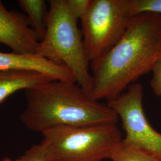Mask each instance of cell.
I'll return each mask as SVG.
<instances>
[{"label": "cell", "mask_w": 161, "mask_h": 161, "mask_svg": "<svg viewBox=\"0 0 161 161\" xmlns=\"http://www.w3.org/2000/svg\"><path fill=\"white\" fill-rule=\"evenodd\" d=\"M161 58V15L133 16L121 40L91 64L92 86L89 97L98 102L115 99L140 77L151 72Z\"/></svg>", "instance_id": "1"}, {"label": "cell", "mask_w": 161, "mask_h": 161, "mask_svg": "<svg viewBox=\"0 0 161 161\" xmlns=\"http://www.w3.org/2000/svg\"><path fill=\"white\" fill-rule=\"evenodd\" d=\"M25 97L20 119L35 132L63 125L117 124L119 121L107 104L92 100L76 82L52 80L25 90Z\"/></svg>", "instance_id": "2"}, {"label": "cell", "mask_w": 161, "mask_h": 161, "mask_svg": "<svg viewBox=\"0 0 161 161\" xmlns=\"http://www.w3.org/2000/svg\"><path fill=\"white\" fill-rule=\"evenodd\" d=\"M46 32L36 54L69 69L75 81L89 96L92 78L82 32L69 12L66 0H50Z\"/></svg>", "instance_id": "3"}, {"label": "cell", "mask_w": 161, "mask_h": 161, "mask_svg": "<svg viewBox=\"0 0 161 161\" xmlns=\"http://www.w3.org/2000/svg\"><path fill=\"white\" fill-rule=\"evenodd\" d=\"M53 161H103L121 144L116 124L63 125L41 133Z\"/></svg>", "instance_id": "4"}, {"label": "cell", "mask_w": 161, "mask_h": 161, "mask_svg": "<svg viewBox=\"0 0 161 161\" xmlns=\"http://www.w3.org/2000/svg\"><path fill=\"white\" fill-rule=\"evenodd\" d=\"M131 17L127 0H91L80 20L84 49L90 64L102 58L121 40Z\"/></svg>", "instance_id": "5"}, {"label": "cell", "mask_w": 161, "mask_h": 161, "mask_svg": "<svg viewBox=\"0 0 161 161\" xmlns=\"http://www.w3.org/2000/svg\"><path fill=\"white\" fill-rule=\"evenodd\" d=\"M143 90L140 83L134 82L125 92L108 102L121 119L126 135L122 143L144 150L161 161V133L147 120L143 106Z\"/></svg>", "instance_id": "6"}, {"label": "cell", "mask_w": 161, "mask_h": 161, "mask_svg": "<svg viewBox=\"0 0 161 161\" xmlns=\"http://www.w3.org/2000/svg\"><path fill=\"white\" fill-rule=\"evenodd\" d=\"M39 42L26 16L15 10L8 11L0 1V43L16 54L34 55Z\"/></svg>", "instance_id": "7"}, {"label": "cell", "mask_w": 161, "mask_h": 161, "mask_svg": "<svg viewBox=\"0 0 161 161\" xmlns=\"http://www.w3.org/2000/svg\"><path fill=\"white\" fill-rule=\"evenodd\" d=\"M17 69L36 71L55 80L76 82L74 75L68 68L36 54L23 55L13 52H0V72Z\"/></svg>", "instance_id": "8"}, {"label": "cell", "mask_w": 161, "mask_h": 161, "mask_svg": "<svg viewBox=\"0 0 161 161\" xmlns=\"http://www.w3.org/2000/svg\"><path fill=\"white\" fill-rule=\"evenodd\" d=\"M54 80L47 75L29 70L0 72V104L18 91L29 90Z\"/></svg>", "instance_id": "9"}, {"label": "cell", "mask_w": 161, "mask_h": 161, "mask_svg": "<svg viewBox=\"0 0 161 161\" xmlns=\"http://www.w3.org/2000/svg\"><path fill=\"white\" fill-rule=\"evenodd\" d=\"M18 4L26 13L30 26L37 35L40 41L46 32L49 8L44 0H19Z\"/></svg>", "instance_id": "10"}, {"label": "cell", "mask_w": 161, "mask_h": 161, "mask_svg": "<svg viewBox=\"0 0 161 161\" xmlns=\"http://www.w3.org/2000/svg\"><path fill=\"white\" fill-rule=\"evenodd\" d=\"M110 159L112 161H159L149 153L122 144V142L115 150Z\"/></svg>", "instance_id": "11"}, {"label": "cell", "mask_w": 161, "mask_h": 161, "mask_svg": "<svg viewBox=\"0 0 161 161\" xmlns=\"http://www.w3.org/2000/svg\"><path fill=\"white\" fill-rule=\"evenodd\" d=\"M130 16L153 13L161 16V0H127Z\"/></svg>", "instance_id": "12"}, {"label": "cell", "mask_w": 161, "mask_h": 161, "mask_svg": "<svg viewBox=\"0 0 161 161\" xmlns=\"http://www.w3.org/2000/svg\"><path fill=\"white\" fill-rule=\"evenodd\" d=\"M22 161H53L46 146L40 144L32 146L21 156Z\"/></svg>", "instance_id": "13"}, {"label": "cell", "mask_w": 161, "mask_h": 161, "mask_svg": "<svg viewBox=\"0 0 161 161\" xmlns=\"http://www.w3.org/2000/svg\"><path fill=\"white\" fill-rule=\"evenodd\" d=\"M69 12L76 20H80L86 14L91 0H66Z\"/></svg>", "instance_id": "14"}, {"label": "cell", "mask_w": 161, "mask_h": 161, "mask_svg": "<svg viewBox=\"0 0 161 161\" xmlns=\"http://www.w3.org/2000/svg\"><path fill=\"white\" fill-rule=\"evenodd\" d=\"M152 77L150 82L154 94L161 97V58L156 62L152 69Z\"/></svg>", "instance_id": "15"}, {"label": "cell", "mask_w": 161, "mask_h": 161, "mask_svg": "<svg viewBox=\"0 0 161 161\" xmlns=\"http://www.w3.org/2000/svg\"><path fill=\"white\" fill-rule=\"evenodd\" d=\"M2 161H22V159L21 157H20L19 158H18L17 159H15V160H13V159H12L8 158H5L2 160Z\"/></svg>", "instance_id": "16"}, {"label": "cell", "mask_w": 161, "mask_h": 161, "mask_svg": "<svg viewBox=\"0 0 161 161\" xmlns=\"http://www.w3.org/2000/svg\"></svg>", "instance_id": "17"}]
</instances>
